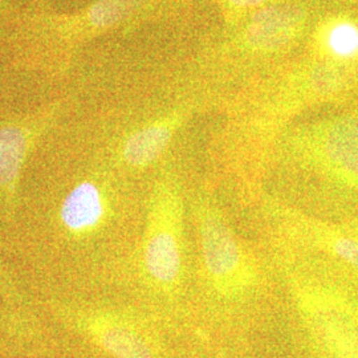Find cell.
Here are the masks:
<instances>
[{
  "instance_id": "cell-8",
  "label": "cell",
  "mask_w": 358,
  "mask_h": 358,
  "mask_svg": "<svg viewBox=\"0 0 358 358\" xmlns=\"http://www.w3.org/2000/svg\"><path fill=\"white\" fill-rule=\"evenodd\" d=\"M117 192L100 176H88L75 182L57 207L59 230L69 241L93 239L113 223L117 214Z\"/></svg>"
},
{
  "instance_id": "cell-2",
  "label": "cell",
  "mask_w": 358,
  "mask_h": 358,
  "mask_svg": "<svg viewBox=\"0 0 358 358\" xmlns=\"http://www.w3.org/2000/svg\"><path fill=\"white\" fill-rule=\"evenodd\" d=\"M268 254L278 279L317 358H358V296L321 260L269 232Z\"/></svg>"
},
{
  "instance_id": "cell-1",
  "label": "cell",
  "mask_w": 358,
  "mask_h": 358,
  "mask_svg": "<svg viewBox=\"0 0 358 358\" xmlns=\"http://www.w3.org/2000/svg\"><path fill=\"white\" fill-rule=\"evenodd\" d=\"M189 220L194 231L190 308L222 327L245 325L273 299L271 257L232 226L214 190L189 192Z\"/></svg>"
},
{
  "instance_id": "cell-3",
  "label": "cell",
  "mask_w": 358,
  "mask_h": 358,
  "mask_svg": "<svg viewBox=\"0 0 358 358\" xmlns=\"http://www.w3.org/2000/svg\"><path fill=\"white\" fill-rule=\"evenodd\" d=\"M189 223V192L177 174L164 171L149 190L134 264L145 294L167 316L192 312Z\"/></svg>"
},
{
  "instance_id": "cell-11",
  "label": "cell",
  "mask_w": 358,
  "mask_h": 358,
  "mask_svg": "<svg viewBox=\"0 0 358 358\" xmlns=\"http://www.w3.org/2000/svg\"><path fill=\"white\" fill-rule=\"evenodd\" d=\"M325 44L337 59H355L358 56V26L349 20H338L328 28Z\"/></svg>"
},
{
  "instance_id": "cell-7",
  "label": "cell",
  "mask_w": 358,
  "mask_h": 358,
  "mask_svg": "<svg viewBox=\"0 0 358 358\" xmlns=\"http://www.w3.org/2000/svg\"><path fill=\"white\" fill-rule=\"evenodd\" d=\"M62 103H50L28 115L0 121V207L13 213L20 179L31 150L51 128Z\"/></svg>"
},
{
  "instance_id": "cell-12",
  "label": "cell",
  "mask_w": 358,
  "mask_h": 358,
  "mask_svg": "<svg viewBox=\"0 0 358 358\" xmlns=\"http://www.w3.org/2000/svg\"><path fill=\"white\" fill-rule=\"evenodd\" d=\"M0 292L6 297H8L10 300H22V294L19 292L11 275L1 264H0Z\"/></svg>"
},
{
  "instance_id": "cell-6",
  "label": "cell",
  "mask_w": 358,
  "mask_h": 358,
  "mask_svg": "<svg viewBox=\"0 0 358 358\" xmlns=\"http://www.w3.org/2000/svg\"><path fill=\"white\" fill-rule=\"evenodd\" d=\"M55 315L113 358H167L153 322L130 308L50 304Z\"/></svg>"
},
{
  "instance_id": "cell-14",
  "label": "cell",
  "mask_w": 358,
  "mask_h": 358,
  "mask_svg": "<svg viewBox=\"0 0 358 358\" xmlns=\"http://www.w3.org/2000/svg\"><path fill=\"white\" fill-rule=\"evenodd\" d=\"M10 7V0H0V20L7 15V10Z\"/></svg>"
},
{
  "instance_id": "cell-9",
  "label": "cell",
  "mask_w": 358,
  "mask_h": 358,
  "mask_svg": "<svg viewBox=\"0 0 358 358\" xmlns=\"http://www.w3.org/2000/svg\"><path fill=\"white\" fill-rule=\"evenodd\" d=\"M182 124L179 115H167L130 131L121 143L118 161L128 171H143L166 153Z\"/></svg>"
},
{
  "instance_id": "cell-5",
  "label": "cell",
  "mask_w": 358,
  "mask_h": 358,
  "mask_svg": "<svg viewBox=\"0 0 358 358\" xmlns=\"http://www.w3.org/2000/svg\"><path fill=\"white\" fill-rule=\"evenodd\" d=\"M287 150L299 170L337 192L358 196V115H340L300 129Z\"/></svg>"
},
{
  "instance_id": "cell-13",
  "label": "cell",
  "mask_w": 358,
  "mask_h": 358,
  "mask_svg": "<svg viewBox=\"0 0 358 358\" xmlns=\"http://www.w3.org/2000/svg\"><path fill=\"white\" fill-rule=\"evenodd\" d=\"M232 6L236 7H254L260 3H263L264 0H229Z\"/></svg>"
},
{
  "instance_id": "cell-10",
  "label": "cell",
  "mask_w": 358,
  "mask_h": 358,
  "mask_svg": "<svg viewBox=\"0 0 358 358\" xmlns=\"http://www.w3.org/2000/svg\"><path fill=\"white\" fill-rule=\"evenodd\" d=\"M303 22L304 15L297 7L273 6L256 15L247 27L245 38L256 50H278L297 35Z\"/></svg>"
},
{
  "instance_id": "cell-4",
  "label": "cell",
  "mask_w": 358,
  "mask_h": 358,
  "mask_svg": "<svg viewBox=\"0 0 358 358\" xmlns=\"http://www.w3.org/2000/svg\"><path fill=\"white\" fill-rule=\"evenodd\" d=\"M149 0H96L84 11L13 13L1 20L0 43L19 65L45 72L62 71L76 50L97 32L118 26Z\"/></svg>"
}]
</instances>
